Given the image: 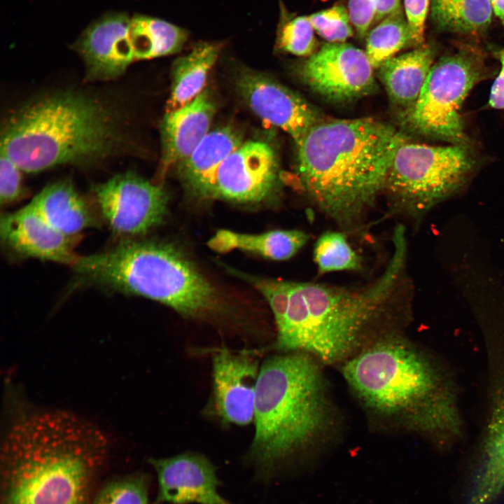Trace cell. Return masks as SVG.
Here are the masks:
<instances>
[{
  "label": "cell",
  "instance_id": "cell-21",
  "mask_svg": "<svg viewBox=\"0 0 504 504\" xmlns=\"http://www.w3.org/2000/svg\"><path fill=\"white\" fill-rule=\"evenodd\" d=\"M435 50L422 45L381 65L379 76L391 99L406 110L418 99L434 64Z\"/></svg>",
  "mask_w": 504,
  "mask_h": 504
},
{
  "label": "cell",
  "instance_id": "cell-31",
  "mask_svg": "<svg viewBox=\"0 0 504 504\" xmlns=\"http://www.w3.org/2000/svg\"><path fill=\"white\" fill-rule=\"evenodd\" d=\"M22 172L15 162L1 153L0 202L1 204H11L23 197Z\"/></svg>",
  "mask_w": 504,
  "mask_h": 504
},
{
  "label": "cell",
  "instance_id": "cell-25",
  "mask_svg": "<svg viewBox=\"0 0 504 504\" xmlns=\"http://www.w3.org/2000/svg\"><path fill=\"white\" fill-rule=\"evenodd\" d=\"M430 18L442 32L477 36L489 27L493 8L489 0H430Z\"/></svg>",
  "mask_w": 504,
  "mask_h": 504
},
{
  "label": "cell",
  "instance_id": "cell-13",
  "mask_svg": "<svg viewBox=\"0 0 504 504\" xmlns=\"http://www.w3.org/2000/svg\"><path fill=\"white\" fill-rule=\"evenodd\" d=\"M237 86L251 110L264 122L288 133L297 147L322 121L319 113L302 97L265 76L246 74Z\"/></svg>",
  "mask_w": 504,
  "mask_h": 504
},
{
  "label": "cell",
  "instance_id": "cell-20",
  "mask_svg": "<svg viewBox=\"0 0 504 504\" xmlns=\"http://www.w3.org/2000/svg\"><path fill=\"white\" fill-rule=\"evenodd\" d=\"M242 143L241 135L231 126L208 132L192 153L178 163V174L188 190L196 197L206 199L220 164Z\"/></svg>",
  "mask_w": 504,
  "mask_h": 504
},
{
  "label": "cell",
  "instance_id": "cell-16",
  "mask_svg": "<svg viewBox=\"0 0 504 504\" xmlns=\"http://www.w3.org/2000/svg\"><path fill=\"white\" fill-rule=\"evenodd\" d=\"M257 360L245 354L222 349L212 358L214 409L224 422L237 426L253 421Z\"/></svg>",
  "mask_w": 504,
  "mask_h": 504
},
{
  "label": "cell",
  "instance_id": "cell-10",
  "mask_svg": "<svg viewBox=\"0 0 504 504\" xmlns=\"http://www.w3.org/2000/svg\"><path fill=\"white\" fill-rule=\"evenodd\" d=\"M102 219L118 234H144L162 223L167 212L168 195L160 185L138 174H118L93 189Z\"/></svg>",
  "mask_w": 504,
  "mask_h": 504
},
{
  "label": "cell",
  "instance_id": "cell-15",
  "mask_svg": "<svg viewBox=\"0 0 504 504\" xmlns=\"http://www.w3.org/2000/svg\"><path fill=\"white\" fill-rule=\"evenodd\" d=\"M149 463L158 483L154 504H230L219 494L216 468L204 456L188 452Z\"/></svg>",
  "mask_w": 504,
  "mask_h": 504
},
{
  "label": "cell",
  "instance_id": "cell-33",
  "mask_svg": "<svg viewBox=\"0 0 504 504\" xmlns=\"http://www.w3.org/2000/svg\"><path fill=\"white\" fill-rule=\"evenodd\" d=\"M348 14L351 22L360 37L367 35L370 25L376 19L373 0H349Z\"/></svg>",
  "mask_w": 504,
  "mask_h": 504
},
{
  "label": "cell",
  "instance_id": "cell-14",
  "mask_svg": "<svg viewBox=\"0 0 504 504\" xmlns=\"http://www.w3.org/2000/svg\"><path fill=\"white\" fill-rule=\"evenodd\" d=\"M131 18L125 12H108L91 22L73 44L92 80H108L122 74L134 61L129 38Z\"/></svg>",
  "mask_w": 504,
  "mask_h": 504
},
{
  "label": "cell",
  "instance_id": "cell-7",
  "mask_svg": "<svg viewBox=\"0 0 504 504\" xmlns=\"http://www.w3.org/2000/svg\"><path fill=\"white\" fill-rule=\"evenodd\" d=\"M324 386L318 366L304 353L274 356L260 367L248 459L264 477L323 428L328 409Z\"/></svg>",
  "mask_w": 504,
  "mask_h": 504
},
{
  "label": "cell",
  "instance_id": "cell-3",
  "mask_svg": "<svg viewBox=\"0 0 504 504\" xmlns=\"http://www.w3.org/2000/svg\"><path fill=\"white\" fill-rule=\"evenodd\" d=\"M405 139L372 118L322 120L297 147L302 184L322 212L341 227L356 229L384 189Z\"/></svg>",
  "mask_w": 504,
  "mask_h": 504
},
{
  "label": "cell",
  "instance_id": "cell-28",
  "mask_svg": "<svg viewBox=\"0 0 504 504\" xmlns=\"http://www.w3.org/2000/svg\"><path fill=\"white\" fill-rule=\"evenodd\" d=\"M150 478L144 472L121 476L106 482L90 504H148Z\"/></svg>",
  "mask_w": 504,
  "mask_h": 504
},
{
  "label": "cell",
  "instance_id": "cell-2",
  "mask_svg": "<svg viewBox=\"0 0 504 504\" xmlns=\"http://www.w3.org/2000/svg\"><path fill=\"white\" fill-rule=\"evenodd\" d=\"M108 444L67 413L37 414L17 424L1 456V504H90Z\"/></svg>",
  "mask_w": 504,
  "mask_h": 504
},
{
  "label": "cell",
  "instance_id": "cell-27",
  "mask_svg": "<svg viewBox=\"0 0 504 504\" xmlns=\"http://www.w3.org/2000/svg\"><path fill=\"white\" fill-rule=\"evenodd\" d=\"M314 260L321 273L340 270H358L361 258L340 232H326L314 245Z\"/></svg>",
  "mask_w": 504,
  "mask_h": 504
},
{
  "label": "cell",
  "instance_id": "cell-32",
  "mask_svg": "<svg viewBox=\"0 0 504 504\" xmlns=\"http://www.w3.org/2000/svg\"><path fill=\"white\" fill-rule=\"evenodd\" d=\"M430 0H404L405 18L417 47L424 45L425 22Z\"/></svg>",
  "mask_w": 504,
  "mask_h": 504
},
{
  "label": "cell",
  "instance_id": "cell-9",
  "mask_svg": "<svg viewBox=\"0 0 504 504\" xmlns=\"http://www.w3.org/2000/svg\"><path fill=\"white\" fill-rule=\"evenodd\" d=\"M483 74L480 59L470 50L441 57L433 64L418 99L406 110L408 127L425 136L466 145L461 109Z\"/></svg>",
  "mask_w": 504,
  "mask_h": 504
},
{
  "label": "cell",
  "instance_id": "cell-8",
  "mask_svg": "<svg viewBox=\"0 0 504 504\" xmlns=\"http://www.w3.org/2000/svg\"><path fill=\"white\" fill-rule=\"evenodd\" d=\"M474 164L466 145L435 146L406 139L395 153L384 189L397 209L417 218L458 190Z\"/></svg>",
  "mask_w": 504,
  "mask_h": 504
},
{
  "label": "cell",
  "instance_id": "cell-12",
  "mask_svg": "<svg viewBox=\"0 0 504 504\" xmlns=\"http://www.w3.org/2000/svg\"><path fill=\"white\" fill-rule=\"evenodd\" d=\"M373 67L360 49L328 43L303 64L301 75L316 93L333 101H349L375 89Z\"/></svg>",
  "mask_w": 504,
  "mask_h": 504
},
{
  "label": "cell",
  "instance_id": "cell-35",
  "mask_svg": "<svg viewBox=\"0 0 504 504\" xmlns=\"http://www.w3.org/2000/svg\"><path fill=\"white\" fill-rule=\"evenodd\" d=\"M493 13L500 20L504 27V0H489Z\"/></svg>",
  "mask_w": 504,
  "mask_h": 504
},
{
  "label": "cell",
  "instance_id": "cell-4",
  "mask_svg": "<svg viewBox=\"0 0 504 504\" xmlns=\"http://www.w3.org/2000/svg\"><path fill=\"white\" fill-rule=\"evenodd\" d=\"M117 111L78 90L36 97L13 112L1 131V153L27 173L90 165L116 154L126 136Z\"/></svg>",
  "mask_w": 504,
  "mask_h": 504
},
{
  "label": "cell",
  "instance_id": "cell-30",
  "mask_svg": "<svg viewBox=\"0 0 504 504\" xmlns=\"http://www.w3.org/2000/svg\"><path fill=\"white\" fill-rule=\"evenodd\" d=\"M314 29L329 43H343L353 35L348 11L334 6L308 17Z\"/></svg>",
  "mask_w": 504,
  "mask_h": 504
},
{
  "label": "cell",
  "instance_id": "cell-26",
  "mask_svg": "<svg viewBox=\"0 0 504 504\" xmlns=\"http://www.w3.org/2000/svg\"><path fill=\"white\" fill-rule=\"evenodd\" d=\"M416 46L402 10L382 20L368 34L365 53L373 68H379L403 48Z\"/></svg>",
  "mask_w": 504,
  "mask_h": 504
},
{
  "label": "cell",
  "instance_id": "cell-1",
  "mask_svg": "<svg viewBox=\"0 0 504 504\" xmlns=\"http://www.w3.org/2000/svg\"><path fill=\"white\" fill-rule=\"evenodd\" d=\"M393 253L369 286L350 289L312 282L272 279L234 270L268 302L276 327V347L302 352L326 363L351 351L364 329L395 297L406 259V238H392Z\"/></svg>",
  "mask_w": 504,
  "mask_h": 504
},
{
  "label": "cell",
  "instance_id": "cell-19",
  "mask_svg": "<svg viewBox=\"0 0 504 504\" xmlns=\"http://www.w3.org/2000/svg\"><path fill=\"white\" fill-rule=\"evenodd\" d=\"M29 203L55 229L69 237H79L84 230L100 224L102 217L97 206L80 195L67 180L46 186Z\"/></svg>",
  "mask_w": 504,
  "mask_h": 504
},
{
  "label": "cell",
  "instance_id": "cell-6",
  "mask_svg": "<svg viewBox=\"0 0 504 504\" xmlns=\"http://www.w3.org/2000/svg\"><path fill=\"white\" fill-rule=\"evenodd\" d=\"M342 372L370 407L386 413L406 412L412 426L442 442L460 433L452 387L409 345L379 343L346 362Z\"/></svg>",
  "mask_w": 504,
  "mask_h": 504
},
{
  "label": "cell",
  "instance_id": "cell-23",
  "mask_svg": "<svg viewBox=\"0 0 504 504\" xmlns=\"http://www.w3.org/2000/svg\"><path fill=\"white\" fill-rule=\"evenodd\" d=\"M220 50L218 44L200 42L188 54L175 61L166 113L183 107L203 92L208 74L218 59Z\"/></svg>",
  "mask_w": 504,
  "mask_h": 504
},
{
  "label": "cell",
  "instance_id": "cell-22",
  "mask_svg": "<svg viewBox=\"0 0 504 504\" xmlns=\"http://www.w3.org/2000/svg\"><path fill=\"white\" fill-rule=\"evenodd\" d=\"M309 239L308 234L298 230H277L257 234L220 230L207 244L220 253L236 248L274 260H286L295 255Z\"/></svg>",
  "mask_w": 504,
  "mask_h": 504
},
{
  "label": "cell",
  "instance_id": "cell-29",
  "mask_svg": "<svg viewBox=\"0 0 504 504\" xmlns=\"http://www.w3.org/2000/svg\"><path fill=\"white\" fill-rule=\"evenodd\" d=\"M277 31L279 48L297 56H311L316 48L314 28L308 18L282 16Z\"/></svg>",
  "mask_w": 504,
  "mask_h": 504
},
{
  "label": "cell",
  "instance_id": "cell-11",
  "mask_svg": "<svg viewBox=\"0 0 504 504\" xmlns=\"http://www.w3.org/2000/svg\"><path fill=\"white\" fill-rule=\"evenodd\" d=\"M278 174L276 156L268 144L243 142L220 164L206 199L239 203L265 202L274 195Z\"/></svg>",
  "mask_w": 504,
  "mask_h": 504
},
{
  "label": "cell",
  "instance_id": "cell-24",
  "mask_svg": "<svg viewBox=\"0 0 504 504\" xmlns=\"http://www.w3.org/2000/svg\"><path fill=\"white\" fill-rule=\"evenodd\" d=\"M128 34L134 61L176 53L183 48L188 35L180 27L142 14L131 18Z\"/></svg>",
  "mask_w": 504,
  "mask_h": 504
},
{
  "label": "cell",
  "instance_id": "cell-5",
  "mask_svg": "<svg viewBox=\"0 0 504 504\" xmlns=\"http://www.w3.org/2000/svg\"><path fill=\"white\" fill-rule=\"evenodd\" d=\"M71 267L88 283L160 302L188 318L216 323L231 316L223 293L167 243L129 239L79 255Z\"/></svg>",
  "mask_w": 504,
  "mask_h": 504
},
{
  "label": "cell",
  "instance_id": "cell-18",
  "mask_svg": "<svg viewBox=\"0 0 504 504\" xmlns=\"http://www.w3.org/2000/svg\"><path fill=\"white\" fill-rule=\"evenodd\" d=\"M216 111L206 90L176 111L165 113L162 122V169L186 160L208 133Z\"/></svg>",
  "mask_w": 504,
  "mask_h": 504
},
{
  "label": "cell",
  "instance_id": "cell-17",
  "mask_svg": "<svg viewBox=\"0 0 504 504\" xmlns=\"http://www.w3.org/2000/svg\"><path fill=\"white\" fill-rule=\"evenodd\" d=\"M0 234L4 245L22 258L71 267L79 256L74 251L79 237H69L55 229L30 203L1 215Z\"/></svg>",
  "mask_w": 504,
  "mask_h": 504
},
{
  "label": "cell",
  "instance_id": "cell-34",
  "mask_svg": "<svg viewBox=\"0 0 504 504\" xmlns=\"http://www.w3.org/2000/svg\"><path fill=\"white\" fill-rule=\"evenodd\" d=\"M401 0H373L376 8L375 21L383 20L387 16L401 10Z\"/></svg>",
  "mask_w": 504,
  "mask_h": 504
}]
</instances>
